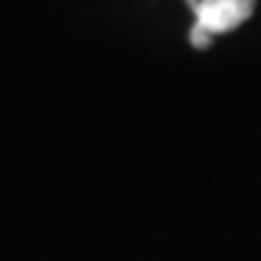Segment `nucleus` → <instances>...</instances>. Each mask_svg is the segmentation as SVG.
<instances>
[{"label": "nucleus", "mask_w": 261, "mask_h": 261, "mask_svg": "<svg viewBox=\"0 0 261 261\" xmlns=\"http://www.w3.org/2000/svg\"><path fill=\"white\" fill-rule=\"evenodd\" d=\"M253 8L256 0H200L192 6V14L197 27H203L208 35H221L248 21Z\"/></svg>", "instance_id": "obj_1"}, {"label": "nucleus", "mask_w": 261, "mask_h": 261, "mask_svg": "<svg viewBox=\"0 0 261 261\" xmlns=\"http://www.w3.org/2000/svg\"><path fill=\"white\" fill-rule=\"evenodd\" d=\"M189 43H192L195 48H208V45L213 43V35H208L203 27L192 24V30H189Z\"/></svg>", "instance_id": "obj_2"}, {"label": "nucleus", "mask_w": 261, "mask_h": 261, "mask_svg": "<svg viewBox=\"0 0 261 261\" xmlns=\"http://www.w3.org/2000/svg\"><path fill=\"white\" fill-rule=\"evenodd\" d=\"M195 3H200V0H189V6H195Z\"/></svg>", "instance_id": "obj_3"}]
</instances>
